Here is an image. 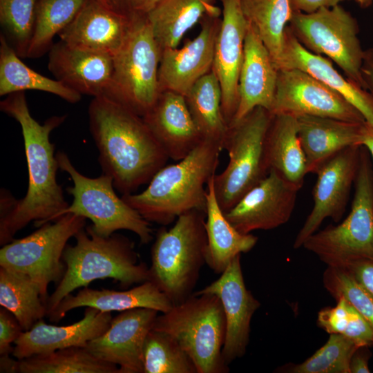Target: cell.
<instances>
[{
    "label": "cell",
    "instance_id": "1",
    "mask_svg": "<svg viewBox=\"0 0 373 373\" xmlns=\"http://www.w3.org/2000/svg\"><path fill=\"white\" fill-rule=\"evenodd\" d=\"M0 109L20 124L28 171V187L25 197L15 200L10 210L0 216V244L11 242L14 236L34 221L35 225L55 221L68 207L63 189L57 182L59 166L50 141V133L67 115H55L40 124L31 115L23 91L8 95Z\"/></svg>",
    "mask_w": 373,
    "mask_h": 373
},
{
    "label": "cell",
    "instance_id": "2",
    "mask_svg": "<svg viewBox=\"0 0 373 373\" xmlns=\"http://www.w3.org/2000/svg\"><path fill=\"white\" fill-rule=\"evenodd\" d=\"M89 127L102 173L122 195L149 184L169 159L143 117L107 96L93 97Z\"/></svg>",
    "mask_w": 373,
    "mask_h": 373
},
{
    "label": "cell",
    "instance_id": "3",
    "mask_svg": "<svg viewBox=\"0 0 373 373\" xmlns=\"http://www.w3.org/2000/svg\"><path fill=\"white\" fill-rule=\"evenodd\" d=\"M222 150L219 144L203 140L178 163L157 171L144 191L122 198L147 221L162 226L191 210L206 213L207 186Z\"/></svg>",
    "mask_w": 373,
    "mask_h": 373
},
{
    "label": "cell",
    "instance_id": "4",
    "mask_svg": "<svg viewBox=\"0 0 373 373\" xmlns=\"http://www.w3.org/2000/svg\"><path fill=\"white\" fill-rule=\"evenodd\" d=\"M74 237L75 245H67L63 252L66 271L48 297L46 316L67 295L97 279L112 278L126 288L149 281V267L139 261L134 243L127 237L115 233L102 237L91 226L83 228Z\"/></svg>",
    "mask_w": 373,
    "mask_h": 373
},
{
    "label": "cell",
    "instance_id": "5",
    "mask_svg": "<svg viewBox=\"0 0 373 373\" xmlns=\"http://www.w3.org/2000/svg\"><path fill=\"white\" fill-rule=\"evenodd\" d=\"M206 213L187 211L167 229L162 226L151 249L149 281L164 293L173 305L193 294L200 269L206 263Z\"/></svg>",
    "mask_w": 373,
    "mask_h": 373
},
{
    "label": "cell",
    "instance_id": "6",
    "mask_svg": "<svg viewBox=\"0 0 373 373\" xmlns=\"http://www.w3.org/2000/svg\"><path fill=\"white\" fill-rule=\"evenodd\" d=\"M152 329L172 336L193 361L197 373H227L222 355L226 332L224 312L214 294H193L157 315Z\"/></svg>",
    "mask_w": 373,
    "mask_h": 373
},
{
    "label": "cell",
    "instance_id": "7",
    "mask_svg": "<svg viewBox=\"0 0 373 373\" xmlns=\"http://www.w3.org/2000/svg\"><path fill=\"white\" fill-rule=\"evenodd\" d=\"M303 247L329 267L373 260V171L363 146L350 213L340 224L314 233Z\"/></svg>",
    "mask_w": 373,
    "mask_h": 373
},
{
    "label": "cell",
    "instance_id": "8",
    "mask_svg": "<svg viewBox=\"0 0 373 373\" xmlns=\"http://www.w3.org/2000/svg\"><path fill=\"white\" fill-rule=\"evenodd\" d=\"M126 38L113 55V78L107 97L144 117L161 93L160 49L146 16L132 17Z\"/></svg>",
    "mask_w": 373,
    "mask_h": 373
},
{
    "label": "cell",
    "instance_id": "9",
    "mask_svg": "<svg viewBox=\"0 0 373 373\" xmlns=\"http://www.w3.org/2000/svg\"><path fill=\"white\" fill-rule=\"evenodd\" d=\"M272 116L267 109L256 107L229 126L223 144L229 162L213 176L216 199L224 213L267 175L265 143Z\"/></svg>",
    "mask_w": 373,
    "mask_h": 373
},
{
    "label": "cell",
    "instance_id": "10",
    "mask_svg": "<svg viewBox=\"0 0 373 373\" xmlns=\"http://www.w3.org/2000/svg\"><path fill=\"white\" fill-rule=\"evenodd\" d=\"M55 155L59 169L66 172L73 183L66 188L73 197V202L61 216L72 213L90 219L92 229L102 237L126 229L135 233L141 243L151 242L153 230L150 222L117 196L111 176L102 173L97 178L86 177L77 170L64 152L58 151Z\"/></svg>",
    "mask_w": 373,
    "mask_h": 373
},
{
    "label": "cell",
    "instance_id": "11",
    "mask_svg": "<svg viewBox=\"0 0 373 373\" xmlns=\"http://www.w3.org/2000/svg\"><path fill=\"white\" fill-rule=\"evenodd\" d=\"M86 218L75 213L48 222L0 249V267L29 276L39 287L46 305L50 283H59L66 271L62 255L68 240L84 228Z\"/></svg>",
    "mask_w": 373,
    "mask_h": 373
},
{
    "label": "cell",
    "instance_id": "12",
    "mask_svg": "<svg viewBox=\"0 0 373 373\" xmlns=\"http://www.w3.org/2000/svg\"><path fill=\"white\" fill-rule=\"evenodd\" d=\"M288 27L309 51L325 55L345 76L365 88L362 76L365 50L356 20L341 6L322 7L310 13L293 11Z\"/></svg>",
    "mask_w": 373,
    "mask_h": 373
},
{
    "label": "cell",
    "instance_id": "13",
    "mask_svg": "<svg viewBox=\"0 0 373 373\" xmlns=\"http://www.w3.org/2000/svg\"><path fill=\"white\" fill-rule=\"evenodd\" d=\"M271 113L365 122L361 113L341 95L309 73L296 68L278 70Z\"/></svg>",
    "mask_w": 373,
    "mask_h": 373
},
{
    "label": "cell",
    "instance_id": "14",
    "mask_svg": "<svg viewBox=\"0 0 373 373\" xmlns=\"http://www.w3.org/2000/svg\"><path fill=\"white\" fill-rule=\"evenodd\" d=\"M361 150V146L345 148L316 169L314 173L317 178L312 191L313 207L295 238L294 249L303 247L325 219L340 221L357 175Z\"/></svg>",
    "mask_w": 373,
    "mask_h": 373
},
{
    "label": "cell",
    "instance_id": "15",
    "mask_svg": "<svg viewBox=\"0 0 373 373\" xmlns=\"http://www.w3.org/2000/svg\"><path fill=\"white\" fill-rule=\"evenodd\" d=\"M300 188L269 170L224 216L242 233L277 228L291 218Z\"/></svg>",
    "mask_w": 373,
    "mask_h": 373
},
{
    "label": "cell",
    "instance_id": "16",
    "mask_svg": "<svg viewBox=\"0 0 373 373\" xmlns=\"http://www.w3.org/2000/svg\"><path fill=\"white\" fill-rule=\"evenodd\" d=\"M240 256H236L217 280L193 293L214 294L221 301L226 321L222 355L227 365L246 353L251 321L260 306V303L245 286Z\"/></svg>",
    "mask_w": 373,
    "mask_h": 373
},
{
    "label": "cell",
    "instance_id": "17",
    "mask_svg": "<svg viewBox=\"0 0 373 373\" xmlns=\"http://www.w3.org/2000/svg\"><path fill=\"white\" fill-rule=\"evenodd\" d=\"M221 15H205L194 39L180 48L162 50L158 71L161 92L170 90L185 97L197 81L212 69Z\"/></svg>",
    "mask_w": 373,
    "mask_h": 373
},
{
    "label": "cell",
    "instance_id": "18",
    "mask_svg": "<svg viewBox=\"0 0 373 373\" xmlns=\"http://www.w3.org/2000/svg\"><path fill=\"white\" fill-rule=\"evenodd\" d=\"M157 313L144 307L123 311L86 348L97 358L119 366V373H144V343Z\"/></svg>",
    "mask_w": 373,
    "mask_h": 373
},
{
    "label": "cell",
    "instance_id": "19",
    "mask_svg": "<svg viewBox=\"0 0 373 373\" xmlns=\"http://www.w3.org/2000/svg\"><path fill=\"white\" fill-rule=\"evenodd\" d=\"M222 18L217 36L213 69L222 90V112L229 126L239 103L238 83L249 25L241 0H219Z\"/></svg>",
    "mask_w": 373,
    "mask_h": 373
},
{
    "label": "cell",
    "instance_id": "20",
    "mask_svg": "<svg viewBox=\"0 0 373 373\" xmlns=\"http://www.w3.org/2000/svg\"><path fill=\"white\" fill-rule=\"evenodd\" d=\"M48 52V68L55 79L82 95H107L113 78V55L75 48L61 40Z\"/></svg>",
    "mask_w": 373,
    "mask_h": 373
},
{
    "label": "cell",
    "instance_id": "21",
    "mask_svg": "<svg viewBox=\"0 0 373 373\" xmlns=\"http://www.w3.org/2000/svg\"><path fill=\"white\" fill-rule=\"evenodd\" d=\"M113 317L111 312L86 307L80 321L68 325L46 324L43 318L29 330L22 332L15 342L12 356L22 360L70 347H86L88 343L102 334Z\"/></svg>",
    "mask_w": 373,
    "mask_h": 373
},
{
    "label": "cell",
    "instance_id": "22",
    "mask_svg": "<svg viewBox=\"0 0 373 373\" xmlns=\"http://www.w3.org/2000/svg\"><path fill=\"white\" fill-rule=\"evenodd\" d=\"M278 72L269 50L255 27L249 22L239 77V103L230 124L241 120L256 107L271 113Z\"/></svg>",
    "mask_w": 373,
    "mask_h": 373
},
{
    "label": "cell",
    "instance_id": "23",
    "mask_svg": "<svg viewBox=\"0 0 373 373\" xmlns=\"http://www.w3.org/2000/svg\"><path fill=\"white\" fill-rule=\"evenodd\" d=\"M131 18L95 0H88L58 35L68 45L113 55L120 48Z\"/></svg>",
    "mask_w": 373,
    "mask_h": 373
},
{
    "label": "cell",
    "instance_id": "24",
    "mask_svg": "<svg viewBox=\"0 0 373 373\" xmlns=\"http://www.w3.org/2000/svg\"><path fill=\"white\" fill-rule=\"evenodd\" d=\"M142 117L169 158L175 161L184 158L203 140L181 94L162 91Z\"/></svg>",
    "mask_w": 373,
    "mask_h": 373
},
{
    "label": "cell",
    "instance_id": "25",
    "mask_svg": "<svg viewBox=\"0 0 373 373\" xmlns=\"http://www.w3.org/2000/svg\"><path fill=\"white\" fill-rule=\"evenodd\" d=\"M278 70L296 68L304 70L323 82L350 104L373 126V96L333 66L330 59L306 49L295 37L288 26L285 30L283 50Z\"/></svg>",
    "mask_w": 373,
    "mask_h": 373
},
{
    "label": "cell",
    "instance_id": "26",
    "mask_svg": "<svg viewBox=\"0 0 373 373\" xmlns=\"http://www.w3.org/2000/svg\"><path fill=\"white\" fill-rule=\"evenodd\" d=\"M81 307H90L102 312H123L134 308L153 309L164 313L173 307L172 303L150 281L125 291L102 289L96 290L84 287L75 295L64 297L48 316L50 321L57 322L66 313Z\"/></svg>",
    "mask_w": 373,
    "mask_h": 373
},
{
    "label": "cell",
    "instance_id": "27",
    "mask_svg": "<svg viewBox=\"0 0 373 373\" xmlns=\"http://www.w3.org/2000/svg\"><path fill=\"white\" fill-rule=\"evenodd\" d=\"M297 122L308 173H314L325 161L343 149L361 146L365 122L310 115L298 117Z\"/></svg>",
    "mask_w": 373,
    "mask_h": 373
},
{
    "label": "cell",
    "instance_id": "28",
    "mask_svg": "<svg viewBox=\"0 0 373 373\" xmlns=\"http://www.w3.org/2000/svg\"><path fill=\"white\" fill-rule=\"evenodd\" d=\"M214 175L207 186L206 264L213 272L220 274L236 256L251 251L256 245L258 237L240 232L226 218L216 199Z\"/></svg>",
    "mask_w": 373,
    "mask_h": 373
},
{
    "label": "cell",
    "instance_id": "29",
    "mask_svg": "<svg viewBox=\"0 0 373 373\" xmlns=\"http://www.w3.org/2000/svg\"><path fill=\"white\" fill-rule=\"evenodd\" d=\"M265 158L269 171L302 187L308 171L296 117L273 115L265 139Z\"/></svg>",
    "mask_w": 373,
    "mask_h": 373
},
{
    "label": "cell",
    "instance_id": "30",
    "mask_svg": "<svg viewBox=\"0 0 373 373\" xmlns=\"http://www.w3.org/2000/svg\"><path fill=\"white\" fill-rule=\"evenodd\" d=\"M216 0H160L147 15L162 50L178 47L185 33L209 14H222Z\"/></svg>",
    "mask_w": 373,
    "mask_h": 373
},
{
    "label": "cell",
    "instance_id": "31",
    "mask_svg": "<svg viewBox=\"0 0 373 373\" xmlns=\"http://www.w3.org/2000/svg\"><path fill=\"white\" fill-rule=\"evenodd\" d=\"M35 90L49 93L70 104L82 95L61 82L44 76L26 65L3 35L0 37V95Z\"/></svg>",
    "mask_w": 373,
    "mask_h": 373
},
{
    "label": "cell",
    "instance_id": "32",
    "mask_svg": "<svg viewBox=\"0 0 373 373\" xmlns=\"http://www.w3.org/2000/svg\"><path fill=\"white\" fill-rule=\"evenodd\" d=\"M192 118L202 140L219 144L223 149L229 125L222 112V90L212 68L185 96Z\"/></svg>",
    "mask_w": 373,
    "mask_h": 373
},
{
    "label": "cell",
    "instance_id": "33",
    "mask_svg": "<svg viewBox=\"0 0 373 373\" xmlns=\"http://www.w3.org/2000/svg\"><path fill=\"white\" fill-rule=\"evenodd\" d=\"M0 305L15 316L23 332L47 314L37 285L27 275L1 267Z\"/></svg>",
    "mask_w": 373,
    "mask_h": 373
},
{
    "label": "cell",
    "instance_id": "34",
    "mask_svg": "<svg viewBox=\"0 0 373 373\" xmlns=\"http://www.w3.org/2000/svg\"><path fill=\"white\" fill-rule=\"evenodd\" d=\"M243 12L256 28L277 68L285 30L292 15L290 0H241Z\"/></svg>",
    "mask_w": 373,
    "mask_h": 373
},
{
    "label": "cell",
    "instance_id": "35",
    "mask_svg": "<svg viewBox=\"0 0 373 373\" xmlns=\"http://www.w3.org/2000/svg\"><path fill=\"white\" fill-rule=\"evenodd\" d=\"M19 373H119L118 366L104 361L86 347H70L19 360Z\"/></svg>",
    "mask_w": 373,
    "mask_h": 373
},
{
    "label": "cell",
    "instance_id": "36",
    "mask_svg": "<svg viewBox=\"0 0 373 373\" xmlns=\"http://www.w3.org/2000/svg\"><path fill=\"white\" fill-rule=\"evenodd\" d=\"M88 0H38L32 37L26 58L43 56L52 40L75 18Z\"/></svg>",
    "mask_w": 373,
    "mask_h": 373
},
{
    "label": "cell",
    "instance_id": "37",
    "mask_svg": "<svg viewBox=\"0 0 373 373\" xmlns=\"http://www.w3.org/2000/svg\"><path fill=\"white\" fill-rule=\"evenodd\" d=\"M144 373H197L187 353L172 336L151 329L143 347Z\"/></svg>",
    "mask_w": 373,
    "mask_h": 373
},
{
    "label": "cell",
    "instance_id": "38",
    "mask_svg": "<svg viewBox=\"0 0 373 373\" xmlns=\"http://www.w3.org/2000/svg\"><path fill=\"white\" fill-rule=\"evenodd\" d=\"M358 347L350 338L338 334H330L327 341L305 361L283 365L278 372L350 373V359Z\"/></svg>",
    "mask_w": 373,
    "mask_h": 373
},
{
    "label": "cell",
    "instance_id": "39",
    "mask_svg": "<svg viewBox=\"0 0 373 373\" xmlns=\"http://www.w3.org/2000/svg\"><path fill=\"white\" fill-rule=\"evenodd\" d=\"M335 307L318 313L317 325L327 333L338 334L352 340L358 347L373 345V329L361 314L345 299L336 300Z\"/></svg>",
    "mask_w": 373,
    "mask_h": 373
},
{
    "label": "cell",
    "instance_id": "40",
    "mask_svg": "<svg viewBox=\"0 0 373 373\" xmlns=\"http://www.w3.org/2000/svg\"><path fill=\"white\" fill-rule=\"evenodd\" d=\"M37 0H0V22L21 58H26L32 37Z\"/></svg>",
    "mask_w": 373,
    "mask_h": 373
},
{
    "label": "cell",
    "instance_id": "41",
    "mask_svg": "<svg viewBox=\"0 0 373 373\" xmlns=\"http://www.w3.org/2000/svg\"><path fill=\"white\" fill-rule=\"evenodd\" d=\"M323 283L329 294L349 302L373 329V295L343 267L327 266Z\"/></svg>",
    "mask_w": 373,
    "mask_h": 373
},
{
    "label": "cell",
    "instance_id": "42",
    "mask_svg": "<svg viewBox=\"0 0 373 373\" xmlns=\"http://www.w3.org/2000/svg\"><path fill=\"white\" fill-rule=\"evenodd\" d=\"M23 332L15 316L7 309H0V355L6 356L12 354L14 347L11 344L15 343Z\"/></svg>",
    "mask_w": 373,
    "mask_h": 373
},
{
    "label": "cell",
    "instance_id": "43",
    "mask_svg": "<svg viewBox=\"0 0 373 373\" xmlns=\"http://www.w3.org/2000/svg\"><path fill=\"white\" fill-rule=\"evenodd\" d=\"M117 11L129 17L147 16L160 0H110Z\"/></svg>",
    "mask_w": 373,
    "mask_h": 373
},
{
    "label": "cell",
    "instance_id": "44",
    "mask_svg": "<svg viewBox=\"0 0 373 373\" xmlns=\"http://www.w3.org/2000/svg\"><path fill=\"white\" fill-rule=\"evenodd\" d=\"M373 295V260H359L345 267Z\"/></svg>",
    "mask_w": 373,
    "mask_h": 373
},
{
    "label": "cell",
    "instance_id": "45",
    "mask_svg": "<svg viewBox=\"0 0 373 373\" xmlns=\"http://www.w3.org/2000/svg\"><path fill=\"white\" fill-rule=\"evenodd\" d=\"M345 0H290L293 11L310 13L320 8H331Z\"/></svg>",
    "mask_w": 373,
    "mask_h": 373
},
{
    "label": "cell",
    "instance_id": "46",
    "mask_svg": "<svg viewBox=\"0 0 373 373\" xmlns=\"http://www.w3.org/2000/svg\"><path fill=\"white\" fill-rule=\"evenodd\" d=\"M369 347H358L354 352L350 362V373H369V359L371 353Z\"/></svg>",
    "mask_w": 373,
    "mask_h": 373
},
{
    "label": "cell",
    "instance_id": "47",
    "mask_svg": "<svg viewBox=\"0 0 373 373\" xmlns=\"http://www.w3.org/2000/svg\"><path fill=\"white\" fill-rule=\"evenodd\" d=\"M362 76L366 90L373 96V48L365 50L362 66Z\"/></svg>",
    "mask_w": 373,
    "mask_h": 373
},
{
    "label": "cell",
    "instance_id": "48",
    "mask_svg": "<svg viewBox=\"0 0 373 373\" xmlns=\"http://www.w3.org/2000/svg\"><path fill=\"white\" fill-rule=\"evenodd\" d=\"M361 146L369 151L373 160V126L367 122L363 125Z\"/></svg>",
    "mask_w": 373,
    "mask_h": 373
},
{
    "label": "cell",
    "instance_id": "49",
    "mask_svg": "<svg viewBox=\"0 0 373 373\" xmlns=\"http://www.w3.org/2000/svg\"><path fill=\"white\" fill-rule=\"evenodd\" d=\"M19 360L12 359L9 355L1 356L0 372H18Z\"/></svg>",
    "mask_w": 373,
    "mask_h": 373
},
{
    "label": "cell",
    "instance_id": "50",
    "mask_svg": "<svg viewBox=\"0 0 373 373\" xmlns=\"http://www.w3.org/2000/svg\"><path fill=\"white\" fill-rule=\"evenodd\" d=\"M356 1L357 3L360 6V7L363 8H366L372 4L373 0H356Z\"/></svg>",
    "mask_w": 373,
    "mask_h": 373
},
{
    "label": "cell",
    "instance_id": "51",
    "mask_svg": "<svg viewBox=\"0 0 373 373\" xmlns=\"http://www.w3.org/2000/svg\"><path fill=\"white\" fill-rule=\"evenodd\" d=\"M95 1L99 2L100 3L106 6L113 8L112 6H111L110 0H95Z\"/></svg>",
    "mask_w": 373,
    "mask_h": 373
}]
</instances>
